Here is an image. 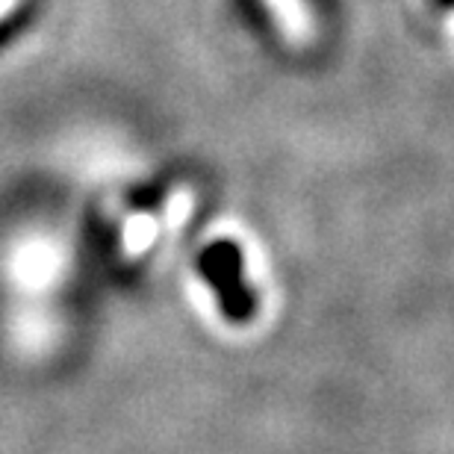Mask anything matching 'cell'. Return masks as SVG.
Wrapping results in <instances>:
<instances>
[{"mask_svg": "<svg viewBox=\"0 0 454 454\" xmlns=\"http://www.w3.org/2000/svg\"><path fill=\"white\" fill-rule=\"evenodd\" d=\"M18 6H21V0H0V21H4V18L12 15Z\"/></svg>", "mask_w": 454, "mask_h": 454, "instance_id": "obj_2", "label": "cell"}, {"mask_svg": "<svg viewBox=\"0 0 454 454\" xmlns=\"http://www.w3.org/2000/svg\"><path fill=\"white\" fill-rule=\"evenodd\" d=\"M262 4L289 48L304 51L319 39V21H316L310 0H262Z\"/></svg>", "mask_w": 454, "mask_h": 454, "instance_id": "obj_1", "label": "cell"}]
</instances>
